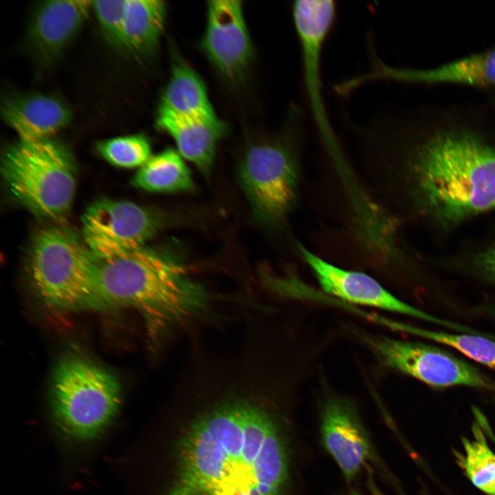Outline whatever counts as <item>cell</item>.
Masks as SVG:
<instances>
[{"label":"cell","instance_id":"1","mask_svg":"<svg viewBox=\"0 0 495 495\" xmlns=\"http://www.w3.org/2000/svg\"><path fill=\"white\" fill-rule=\"evenodd\" d=\"M269 362L248 353L203 362L184 377L207 400L179 447L168 495H284L289 456Z\"/></svg>","mask_w":495,"mask_h":495},{"label":"cell","instance_id":"2","mask_svg":"<svg viewBox=\"0 0 495 495\" xmlns=\"http://www.w3.org/2000/svg\"><path fill=\"white\" fill-rule=\"evenodd\" d=\"M412 154L419 197L440 221L456 223L495 208V150L478 138L443 132Z\"/></svg>","mask_w":495,"mask_h":495},{"label":"cell","instance_id":"3","mask_svg":"<svg viewBox=\"0 0 495 495\" xmlns=\"http://www.w3.org/2000/svg\"><path fill=\"white\" fill-rule=\"evenodd\" d=\"M97 289L101 308L131 307L140 311L154 340L192 318L207 299L180 263L145 246L97 260Z\"/></svg>","mask_w":495,"mask_h":495},{"label":"cell","instance_id":"4","mask_svg":"<svg viewBox=\"0 0 495 495\" xmlns=\"http://www.w3.org/2000/svg\"><path fill=\"white\" fill-rule=\"evenodd\" d=\"M121 402L116 377L98 364L78 355L64 358L51 382L50 411L63 442L72 448L99 438Z\"/></svg>","mask_w":495,"mask_h":495},{"label":"cell","instance_id":"5","mask_svg":"<svg viewBox=\"0 0 495 495\" xmlns=\"http://www.w3.org/2000/svg\"><path fill=\"white\" fill-rule=\"evenodd\" d=\"M27 270L33 289L49 306L101 308L97 259L71 232L54 227L38 231L28 251Z\"/></svg>","mask_w":495,"mask_h":495},{"label":"cell","instance_id":"6","mask_svg":"<svg viewBox=\"0 0 495 495\" xmlns=\"http://www.w3.org/2000/svg\"><path fill=\"white\" fill-rule=\"evenodd\" d=\"M2 173L14 197L34 214L60 221L70 211L76 189L72 157L50 139L20 140L6 151Z\"/></svg>","mask_w":495,"mask_h":495},{"label":"cell","instance_id":"7","mask_svg":"<svg viewBox=\"0 0 495 495\" xmlns=\"http://www.w3.org/2000/svg\"><path fill=\"white\" fill-rule=\"evenodd\" d=\"M304 129L303 112L296 108L291 114L285 140L250 146L239 166L241 188L254 217L264 226H280L295 201L297 146Z\"/></svg>","mask_w":495,"mask_h":495},{"label":"cell","instance_id":"8","mask_svg":"<svg viewBox=\"0 0 495 495\" xmlns=\"http://www.w3.org/2000/svg\"><path fill=\"white\" fill-rule=\"evenodd\" d=\"M386 366L434 388L465 386L495 391V382L472 366L440 349L355 331Z\"/></svg>","mask_w":495,"mask_h":495},{"label":"cell","instance_id":"9","mask_svg":"<svg viewBox=\"0 0 495 495\" xmlns=\"http://www.w3.org/2000/svg\"><path fill=\"white\" fill-rule=\"evenodd\" d=\"M84 243L97 260L120 256L145 246L158 231L157 216L133 202L99 199L82 217Z\"/></svg>","mask_w":495,"mask_h":495},{"label":"cell","instance_id":"10","mask_svg":"<svg viewBox=\"0 0 495 495\" xmlns=\"http://www.w3.org/2000/svg\"><path fill=\"white\" fill-rule=\"evenodd\" d=\"M300 253L314 272L322 291L343 302L364 305L462 330L463 326L433 316L398 299L370 276L335 266L301 245Z\"/></svg>","mask_w":495,"mask_h":495},{"label":"cell","instance_id":"11","mask_svg":"<svg viewBox=\"0 0 495 495\" xmlns=\"http://www.w3.org/2000/svg\"><path fill=\"white\" fill-rule=\"evenodd\" d=\"M320 433L325 449L347 481L376 455L355 404L336 394L324 397L320 407Z\"/></svg>","mask_w":495,"mask_h":495},{"label":"cell","instance_id":"12","mask_svg":"<svg viewBox=\"0 0 495 495\" xmlns=\"http://www.w3.org/2000/svg\"><path fill=\"white\" fill-rule=\"evenodd\" d=\"M207 25L203 48L225 75L236 77L246 68L252 55V45L238 0L208 2Z\"/></svg>","mask_w":495,"mask_h":495},{"label":"cell","instance_id":"13","mask_svg":"<svg viewBox=\"0 0 495 495\" xmlns=\"http://www.w3.org/2000/svg\"><path fill=\"white\" fill-rule=\"evenodd\" d=\"M371 69L354 76L355 87L376 81L495 85V47L428 69L399 68L373 58Z\"/></svg>","mask_w":495,"mask_h":495},{"label":"cell","instance_id":"14","mask_svg":"<svg viewBox=\"0 0 495 495\" xmlns=\"http://www.w3.org/2000/svg\"><path fill=\"white\" fill-rule=\"evenodd\" d=\"M92 1L54 0L41 2L35 9L29 40L36 53L45 60L57 56L87 18Z\"/></svg>","mask_w":495,"mask_h":495},{"label":"cell","instance_id":"15","mask_svg":"<svg viewBox=\"0 0 495 495\" xmlns=\"http://www.w3.org/2000/svg\"><path fill=\"white\" fill-rule=\"evenodd\" d=\"M157 124L174 139L180 155L209 174L217 144L226 128L217 116H183L159 109Z\"/></svg>","mask_w":495,"mask_h":495},{"label":"cell","instance_id":"16","mask_svg":"<svg viewBox=\"0 0 495 495\" xmlns=\"http://www.w3.org/2000/svg\"><path fill=\"white\" fill-rule=\"evenodd\" d=\"M1 115L20 140L23 141L50 139L65 126L71 118L65 104L54 98L40 94L6 100L1 107Z\"/></svg>","mask_w":495,"mask_h":495},{"label":"cell","instance_id":"17","mask_svg":"<svg viewBox=\"0 0 495 495\" xmlns=\"http://www.w3.org/2000/svg\"><path fill=\"white\" fill-rule=\"evenodd\" d=\"M166 16L164 3L158 0H126L124 49L135 55L152 53L158 45Z\"/></svg>","mask_w":495,"mask_h":495},{"label":"cell","instance_id":"18","mask_svg":"<svg viewBox=\"0 0 495 495\" xmlns=\"http://www.w3.org/2000/svg\"><path fill=\"white\" fill-rule=\"evenodd\" d=\"M159 109L183 116H216L202 80L182 60L173 65Z\"/></svg>","mask_w":495,"mask_h":495},{"label":"cell","instance_id":"19","mask_svg":"<svg viewBox=\"0 0 495 495\" xmlns=\"http://www.w3.org/2000/svg\"><path fill=\"white\" fill-rule=\"evenodd\" d=\"M132 184L157 192H186L194 188L189 169L178 153L171 148L151 156L140 168Z\"/></svg>","mask_w":495,"mask_h":495},{"label":"cell","instance_id":"20","mask_svg":"<svg viewBox=\"0 0 495 495\" xmlns=\"http://www.w3.org/2000/svg\"><path fill=\"white\" fill-rule=\"evenodd\" d=\"M391 328L450 346L474 361L495 370V341L474 334L428 330L394 322Z\"/></svg>","mask_w":495,"mask_h":495},{"label":"cell","instance_id":"21","mask_svg":"<svg viewBox=\"0 0 495 495\" xmlns=\"http://www.w3.org/2000/svg\"><path fill=\"white\" fill-rule=\"evenodd\" d=\"M473 433L472 439H462L465 473L478 490L487 495H495V454L478 426H474Z\"/></svg>","mask_w":495,"mask_h":495},{"label":"cell","instance_id":"22","mask_svg":"<svg viewBox=\"0 0 495 495\" xmlns=\"http://www.w3.org/2000/svg\"><path fill=\"white\" fill-rule=\"evenodd\" d=\"M98 149L110 164L123 168L141 167L151 157L149 142L140 135L102 141Z\"/></svg>","mask_w":495,"mask_h":495},{"label":"cell","instance_id":"23","mask_svg":"<svg viewBox=\"0 0 495 495\" xmlns=\"http://www.w3.org/2000/svg\"><path fill=\"white\" fill-rule=\"evenodd\" d=\"M126 0L94 1L92 8L103 34L113 47L124 50L123 26Z\"/></svg>","mask_w":495,"mask_h":495},{"label":"cell","instance_id":"24","mask_svg":"<svg viewBox=\"0 0 495 495\" xmlns=\"http://www.w3.org/2000/svg\"><path fill=\"white\" fill-rule=\"evenodd\" d=\"M477 265L485 275L495 281V245L479 254Z\"/></svg>","mask_w":495,"mask_h":495},{"label":"cell","instance_id":"25","mask_svg":"<svg viewBox=\"0 0 495 495\" xmlns=\"http://www.w3.org/2000/svg\"><path fill=\"white\" fill-rule=\"evenodd\" d=\"M351 495H360V494H359L357 493V492H352V493L351 494Z\"/></svg>","mask_w":495,"mask_h":495}]
</instances>
